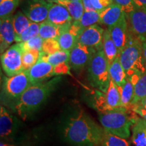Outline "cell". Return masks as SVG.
<instances>
[{
    "instance_id": "obj_1",
    "label": "cell",
    "mask_w": 146,
    "mask_h": 146,
    "mask_svg": "<svg viewBox=\"0 0 146 146\" xmlns=\"http://www.w3.org/2000/svg\"><path fill=\"white\" fill-rule=\"evenodd\" d=\"M104 129L83 111L70 116L63 129L64 139L72 146L100 145Z\"/></svg>"
},
{
    "instance_id": "obj_2",
    "label": "cell",
    "mask_w": 146,
    "mask_h": 146,
    "mask_svg": "<svg viewBox=\"0 0 146 146\" xmlns=\"http://www.w3.org/2000/svg\"><path fill=\"white\" fill-rule=\"evenodd\" d=\"M61 79V76H57L50 81L35 84L29 87L14 104L18 114L25 119L35 112L46 102Z\"/></svg>"
},
{
    "instance_id": "obj_3",
    "label": "cell",
    "mask_w": 146,
    "mask_h": 146,
    "mask_svg": "<svg viewBox=\"0 0 146 146\" xmlns=\"http://www.w3.org/2000/svg\"><path fill=\"white\" fill-rule=\"evenodd\" d=\"M129 108L120 107L118 108L100 112L99 120L104 130L106 132L124 139L131 135V129L135 121L136 113Z\"/></svg>"
},
{
    "instance_id": "obj_4",
    "label": "cell",
    "mask_w": 146,
    "mask_h": 146,
    "mask_svg": "<svg viewBox=\"0 0 146 146\" xmlns=\"http://www.w3.org/2000/svg\"><path fill=\"white\" fill-rule=\"evenodd\" d=\"M119 57L127 78L135 84L138 78L146 72L141 41L137 38L132 37L129 45L120 54Z\"/></svg>"
},
{
    "instance_id": "obj_5",
    "label": "cell",
    "mask_w": 146,
    "mask_h": 146,
    "mask_svg": "<svg viewBox=\"0 0 146 146\" xmlns=\"http://www.w3.org/2000/svg\"><path fill=\"white\" fill-rule=\"evenodd\" d=\"M87 76L93 87L102 93L106 92L110 82V64L103 50L98 51L94 54L88 66Z\"/></svg>"
},
{
    "instance_id": "obj_6",
    "label": "cell",
    "mask_w": 146,
    "mask_h": 146,
    "mask_svg": "<svg viewBox=\"0 0 146 146\" xmlns=\"http://www.w3.org/2000/svg\"><path fill=\"white\" fill-rule=\"evenodd\" d=\"M32 85L29 71L24 70L14 76L5 78L2 94L5 99L14 102L15 104L22 95Z\"/></svg>"
},
{
    "instance_id": "obj_7",
    "label": "cell",
    "mask_w": 146,
    "mask_h": 146,
    "mask_svg": "<svg viewBox=\"0 0 146 146\" xmlns=\"http://www.w3.org/2000/svg\"><path fill=\"white\" fill-rule=\"evenodd\" d=\"M23 53L21 43H18L1 54V67L8 76H14L24 71L22 60Z\"/></svg>"
},
{
    "instance_id": "obj_8",
    "label": "cell",
    "mask_w": 146,
    "mask_h": 146,
    "mask_svg": "<svg viewBox=\"0 0 146 146\" xmlns=\"http://www.w3.org/2000/svg\"><path fill=\"white\" fill-rule=\"evenodd\" d=\"M52 3L46 0H28L22 8V12L32 23L41 24L47 20Z\"/></svg>"
},
{
    "instance_id": "obj_9",
    "label": "cell",
    "mask_w": 146,
    "mask_h": 146,
    "mask_svg": "<svg viewBox=\"0 0 146 146\" xmlns=\"http://www.w3.org/2000/svg\"><path fill=\"white\" fill-rule=\"evenodd\" d=\"M127 16L123 14L117 23L108 27L111 37L118 48L119 55L124 49L129 45L132 36L129 31Z\"/></svg>"
},
{
    "instance_id": "obj_10",
    "label": "cell",
    "mask_w": 146,
    "mask_h": 146,
    "mask_svg": "<svg viewBox=\"0 0 146 146\" xmlns=\"http://www.w3.org/2000/svg\"><path fill=\"white\" fill-rule=\"evenodd\" d=\"M96 52L94 49L77 43L70 53V67L76 71H80L88 67Z\"/></svg>"
},
{
    "instance_id": "obj_11",
    "label": "cell",
    "mask_w": 146,
    "mask_h": 146,
    "mask_svg": "<svg viewBox=\"0 0 146 146\" xmlns=\"http://www.w3.org/2000/svg\"><path fill=\"white\" fill-rule=\"evenodd\" d=\"M47 54L41 52L35 64L28 70L33 85L44 82L52 76H55L54 68L47 62Z\"/></svg>"
},
{
    "instance_id": "obj_12",
    "label": "cell",
    "mask_w": 146,
    "mask_h": 146,
    "mask_svg": "<svg viewBox=\"0 0 146 146\" xmlns=\"http://www.w3.org/2000/svg\"><path fill=\"white\" fill-rule=\"evenodd\" d=\"M120 107L122 106L119 87L110 80L107 91L104 93L98 100L97 108L100 112H105Z\"/></svg>"
},
{
    "instance_id": "obj_13",
    "label": "cell",
    "mask_w": 146,
    "mask_h": 146,
    "mask_svg": "<svg viewBox=\"0 0 146 146\" xmlns=\"http://www.w3.org/2000/svg\"><path fill=\"white\" fill-rule=\"evenodd\" d=\"M104 29L98 25L87 27L82 31L78 43L87 45L98 51L103 50V36Z\"/></svg>"
},
{
    "instance_id": "obj_14",
    "label": "cell",
    "mask_w": 146,
    "mask_h": 146,
    "mask_svg": "<svg viewBox=\"0 0 146 146\" xmlns=\"http://www.w3.org/2000/svg\"><path fill=\"white\" fill-rule=\"evenodd\" d=\"M127 18L131 33L141 41H146V10L135 9Z\"/></svg>"
},
{
    "instance_id": "obj_15",
    "label": "cell",
    "mask_w": 146,
    "mask_h": 146,
    "mask_svg": "<svg viewBox=\"0 0 146 146\" xmlns=\"http://www.w3.org/2000/svg\"><path fill=\"white\" fill-rule=\"evenodd\" d=\"M15 31L13 25V16L1 18L0 21V51L3 54L15 41Z\"/></svg>"
},
{
    "instance_id": "obj_16",
    "label": "cell",
    "mask_w": 146,
    "mask_h": 146,
    "mask_svg": "<svg viewBox=\"0 0 146 146\" xmlns=\"http://www.w3.org/2000/svg\"><path fill=\"white\" fill-rule=\"evenodd\" d=\"M83 29L73 22L68 29L63 32L58 38L61 50L71 51L77 44L78 38Z\"/></svg>"
},
{
    "instance_id": "obj_17",
    "label": "cell",
    "mask_w": 146,
    "mask_h": 146,
    "mask_svg": "<svg viewBox=\"0 0 146 146\" xmlns=\"http://www.w3.org/2000/svg\"><path fill=\"white\" fill-rule=\"evenodd\" d=\"M46 21L59 26L70 25L74 22L68 10L58 3H52Z\"/></svg>"
},
{
    "instance_id": "obj_18",
    "label": "cell",
    "mask_w": 146,
    "mask_h": 146,
    "mask_svg": "<svg viewBox=\"0 0 146 146\" xmlns=\"http://www.w3.org/2000/svg\"><path fill=\"white\" fill-rule=\"evenodd\" d=\"M16 124L14 116L4 106L0 107V135L1 139H6L14 135Z\"/></svg>"
},
{
    "instance_id": "obj_19",
    "label": "cell",
    "mask_w": 146,
    "mask_h": 146,
    "mask_svg": "<svg viewBox=\"0 0 146 146\" xmlns=\"http://www.w3.org/2000/svg\"><path fill=\"white\" fill-rule=\"evenodd\" d=\"M125 14L121 7L117 3H113L104 10L100 12V24L108 27L116 24Z\"/></svg>"
},
{
    "instance_id": "obj_20",
    "label": "cell",
    "mask_w": 146,
    "mask_h": 146,
    "mask_svg": "<svg viewBox=\"0 0 146 146\" xmlns=\"http://www.w3.org/2000/svg\"><path fill=\"white\" fill-rule=\"evenodd\" d=\"M70 25L71 24L64 26H59L45 21L40 24L39 36L44 40L49 39H57L60 35L64 32L66 29H68Z\"/></svg>"
},
{
    "instance_id": "obj_21",
    "label": "cell",
    "mask_w": 146,
    "mask_h": 146,
    "mask_svg": "<svg viewBox=\"0 0 146 146\" xmlns=\"http://www.w3.org/2000/svg\"><path fill=\"white\" fill-rule=\"evenodd\" d=\"M110 80H112L118 87H122L127 82V76L120 63L119 56L115 58L110 64Z\"/></svg>"
},
{
    "instance_id": "obj_22",
    "label": "cell",
    "mask_w": 146,
    "mask_h": 146,
    "mask_svg": "<svg viewBox=\"0 0 146 146\" xmlns=\"http://www.w3.org/2000/svg\"><path fill=\"white\" fill-rule=\"evenodd\" d=\"M132 131V141L135 146H146V120L137 117Z\"/></svg>"
},
{
    "instance_id": "obj_23",
    "label": "cell",
    "mask_w": 146,
    "mask_h": 146,
    "mask_svg": "<svg viewBox=\"0 0 146 146\" xmlns=\"http://www.w3.org/2000/svg\"><path fill=\"white\" fill-rule=\"evenodd\" d=\"M103 51L110 64L115 58L119 56L118 48L111 37L110 33L108 29L104 30L103 36Z\"/></svg>"
},
{
    "instance_id": "obj_24",
    "label": "cell",
    "mask_w": 146,
    "mask_h": 146,
    "mask_svg": "<svg viewBox=\"0 0 146 146\" xmlns=\"http://www.w3.org/2000/svg\"><path fill=\"white\" fill-rule=\"evenodd\" d=\"M57 3L64 6L68 10L74 22L78 21L85 12V8L82 1L62 0Z\"/></svg>"
},
{
    "instance_id": "obj_25",
    "label": "cell",
    "mask_w": 146,
    "mask_h": 146,
    "mask_svg": "<svg viewBox=\"0 0 146 146\" xmlns=\"http://www.w3.org/2000/svg\"><path fill=\"white\" fill-rule=\"evenodd\" d=\"M119 89L121 106L130 109L134 98V85L127 78L126 83L122 87H119Z\"/></svg>"
},
{
    "instance_id": "obj_26",
    "label": "cell",
    "mask_w": 146,
    "mask_h": 146,
    "mask_svg": "<svg viewBox=\"0 0 146 146\" xmlns=\"http://www.w3.org/2000/svg\"><path fill=\"white\" fill-rule=\"evenodd\" d=\"M146 98V72L138 78L134 85V98H133L132 106L139 103L142 100ZM130 108V109H131Z\"/></svg>"
},
{
    "instance_id": "obj_27",
    "label": "cell",
    "mask_w": 146,
    "mask_h": 146,
    "mask_svg": "<svg viewBox=\"0 0 146 146\" xmlns=\"http://www.w3.org/2000/svg\"><path fill=\"white\" fill-rule=\"evenodd\" d=\"M74 23H76L83 29L100 24V12L97 11H85L81 18Z\"/></svg>"
},
{
    "instance_id": "obj_28",
    "label": "cell",
    "mask_w": 146,
    "mask_h": 146,
    "mask_svg": "<svg viewBox=\"0 0 146 146\" xmlns=\"http://www.w3.org/2000/svg\"><path fill=\"white\" fill-rule=\"evenodd\" d=\"M70 51L60 50L54 54L47 55V60L54 67L65 64H70Z\"/></svg>"
},
{
    "instance_id": "obj_29",
    "label": "cell",
    "mask_w": 146,
    "mask_h": 146,
    "mask_svg": "<svg viewBox=\"0 0 146 146\" xmlns=\"http://www.w3.org/2000/svg\"><path fill=\"white\" fill-rule=\"evenodd\" d=\"M31 23L32 22L22 11H18L16 12L13 16V25L15 31L16 37L21 35Z\"/></svg>"
},
{
    "instance_id": "obj_30",
    "label": "cell",
    "mask_w": 146,
    "mask_h": 146,
    "mask_svg": "<svg viewBox=\"0 0 146 146\" xmlns=\"http://www.w3.org/2000/svg\"><path fill=\"white\" fill-rule=\"evenodd\" d=\"M100 146H130L127 139L104 131Z\"/></svg>"
},
{
    "instance_id": "obj_31",
    "label": "cell",
    "mask_w": 146,
    "mask_h": 146,
    "mask_svg": "<svg viewBox=\"0 0 146 146\" xmlns=\"http://www.w3.org/2000/svg\"><path fill=\"white\" fill-rule=\"evenodd\" d=\"M39 28L40 24L31 23V24L24 31L21 35L15 38V42L16 43L25 42L32 39V38L39 36Z\"/></svg>"
},
{
    "instance_id": "obj_32",
    "label": "cell",
    "mask_w": 146,
    "mask_h": 146,
    "mask_svg": "<svg viewBox=\"0 0 146 146\" xmlns=\"http://www.w3.org/2000/svg\"><path fill=\"white\" fill-rule=\"evenodd\" d=\"M21 0H2L0 1V18L12 16V13L19 5Z\"/></svg>"
},
{
    "instance_id": "obj_33",
    "label": "cell",
    "mask_w": 146,
    "mask_h": 146,
    "mask_svg": "<svg viewBox=\"0 0 146 146\" xmlns=\"http://www.w3.org/2000/svg\"><path fill=\"white\" fill-rule=\"evenodd\" d=\"M44 39H42L39 36L28 40L27 41L22 42L21 43L23 52L27 51H35L41 53L42 52V47Z\"/></svg>"
},
{
    "instance_id": "obj_34",
    "label": "cell",
    "mask_w": 146,
    "mask_h": 146,
    "mask_svg": "<svg viewBox=\"0 0 146 146\" xmlns=\"http://www.w3.org/2000/svg\"><path fill=\"white\" fill-rule=\"evenodd\" d=\"M39 52L35 51H27L23 53V65L24 70H29L35 64L39 58Z\"/></svg>"
},
{
    "instance_id": "obj_35",
    "label": "cell",
    "mask_w": 146,
    "mask_h": 146,
    "mask_svg": "<svg viewBox=\"0 0 146 146\" xmlns=\"http://www.w3.org/2000/svg\"><path fill=\"white\" fill-rule=\"evenodd\" d=\"M61 50L58 39H49L44 40L42 47V52L47 55H50Z\"/></svg>"
},
{
    "instance_id": "obj_36",
    "label": "cell",
    "mask_w": 146,
    "mask_h": 146,
    "mask_svg": "<svg viewBox=\"0 0 146 146\" xmlns=\"http://www.w3.org/2000/svg\"><path fill=\"white\" fill-rule=\"evenodd\" d=\"M114 2L121 7L127 16L135 10L133 0H114Z\"/></svg>"
},
{
    "instance_id": "obj_37",
    "label": "cell",
    "mask_w": 146,
    "mask_h": 146,
    "mask_svg": "<svg viewBox=\"0 0 146 146\" xmlns=\"http://www.w3.org/2000/svg\"><path fill=\"white\" fill-rule=\"evenodd\" d=\"M91 4L97 12H101L114 3V0H90Z\"/></svg>"
},
{
    "instance_id": "obj_38",
    "label": "cell",
    "mask_w": 146,
    "mask_h": 146,
    "mask_svg": "<svg viewBox=\"0 0 146 146\" xmlns=\"http://www.w3.org/2000/svg\"><path fill=\"white\" fill-rule=\"evenodd\" d=\"M131 110H132L133 112L136 113L137 115H139L140 117L143 118V119H145L146 120V110L137 106H133L131 108Z\"/></svg>"
},
{
    "instance_id": "obj_39",
    "label": "cell",
    "mask_w": 146,
    "mask_h": 146,
    "mask_svg": "<svg viewBox=\"0 0 146 146\" xmlns=\"http://www.w3.org/2000/svg\"><path fill=\"white\" fill-rule=\"evenodd\" d=\"M135 9L146 10V0H133Z\"/></svg>"
},
{
    "instance_id": "obj_40",
    "label": "cell",
    "mask_w": 146,
    "mask_h": 146,
    "mask_svg": "<svg viewBox=\"0 0 146 146\" xmlns=\"http://www.w3.org/2000/svg\"><path fill=\"white\" fill-rule=\"evenodd\" d=\"M134 106H137L139 108H141L146 110V98H144L143 100H142L139 103H138L137 104Z\"/></svg>"
},
{
    "instance_id": "obj_41",
    "label": "cell",
    "mask_w": 146,
    "mask_h": 146,
    "mask_svg": "<svg viewBox=\"0 0 146 146\" xmlns=\"http://www.w3.org/2000/svg\"><path fill=\"white\" fill-rule=\"evenodd\" d=\"M142 43V48H143V56L145 58V61L146 64V41H141Z\"/></svg>"
},
{
    "instance_id": "obj_42",
    "label": "cell",
    "mask_w": 146,
    "mask_h": 146,
    "mask_svg": "<svg viewBox=\"0 0 146 146\" xmlns=\"http://www.w3.org/2000/svg\"><path fill=\"white\" fill-rule=\"evenodd\" d=\"M0 146H15V145H12V144H10V143H5V142L1 141V143H0Z\"/></svg>"
},
{
    "instance_id": "obj_43",
    "label": "cell",
    "mask_w": 146,
    "mask_h": 146,
    "mask_svg": "<svg viewBox=\"0 0 146 146\" xmlns=\"http://www.w3.org/2000/svg\"><path fill=\"white\" fill-rule=\"evenodd\" d=\"M46 1H53V2L54 3H57L58 1H62V0H46Z\"/></svg>"
},
{
    "instance_id": "obj_44",
    "label": "cell",
    "mask_w": 146,
    "mask_h": 146,
    "mask_svg": "<svg viewBox=\"0 0 146 146\" xmlns=\"http://www.w3.org/2000/svg\"><path fill=\"white\" fill-rule=\"evenodd\" d=\"M72 1H81V0H72Z\"/></svg>"
},
{
    "instance_id": "obj_45",
    "label": "cell",
    "mask_w": 146,
    "mask_h": 146,
    "mask_svg": "<svg viewBox=\"0 0 146 146\" xmlns=\"http://www.w3.org/2000/svg\"><path fill=\"white\" fill-rule=\"evenodd\" d=\"M2 1V0H0V1Z\"/></svg>"
}]
</instances>
